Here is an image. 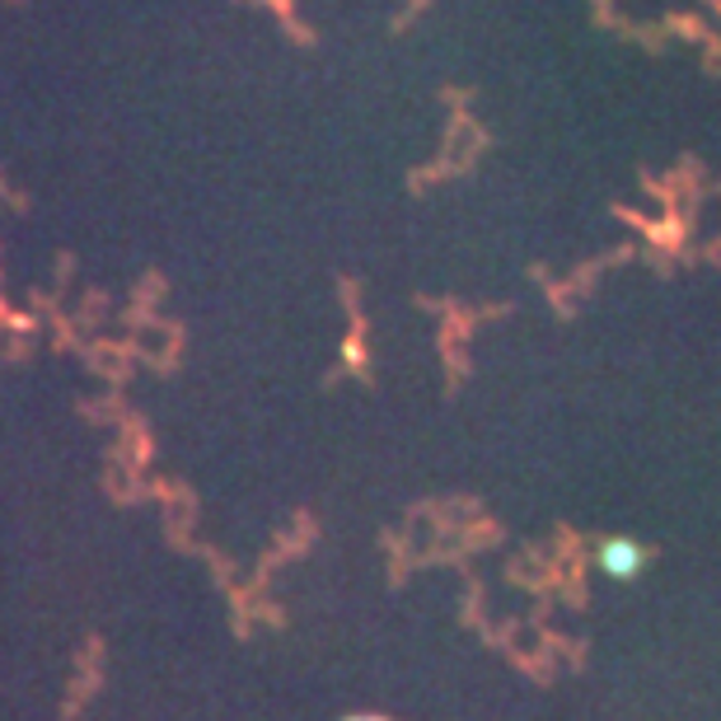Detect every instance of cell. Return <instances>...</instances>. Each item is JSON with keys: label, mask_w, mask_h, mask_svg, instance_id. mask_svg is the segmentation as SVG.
<instances>
[{"label": "cell", "mask_w": 721, "mask_h": 721, "mask_svg": "<svg viewBox=\"0 0 721 721\" xmlns=\"http://www.w3.org/2000/svg\"><path fill=\"white\" fill-rule=\"evenodd\" d=\"M595 567L610 576V581H633V576H642V567H646V553H642L638 539L614 534V539H604V544L595 549Z\"/></svg>", "instance_id": "obj_1"}, {"label": "cell", "mask_w": 721, "mask_h": 721, "mask_svg": "<svg viewBox=\"0 0 721 721\" xmlns=\"http://www.w3.org/2000/svg\"><path fill=\"white\" fill-rule=\"evenodd\" d=\"M347 721H385V717H347Z\"/></svg>", "instance_id": "obj_2"}]
</instances>
